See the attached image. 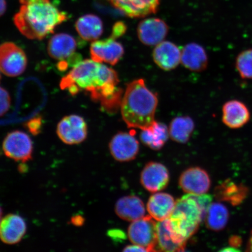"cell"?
Instances as JSON below:
<instances>
[{"instance_id": "obj_4", "label": "cell", "mask_w": 252, "mask_h": 252, "mask_svg": "<svg viewBox=\"0 0 252 252\" xmlns=\"http://www.w3.org/2000/svg\"><path fill=\"white\" fill-rule=\"evenodd\" d=\"M206 212L196 195L187 194L176 201L174 210L168 219L170 228L184 242L196 234Z\"/></svg>"}, {"instance_id": "obj_22", "label": "cell", "mask_w": 252, "mask_h": 252, "mask_svg": "<svg viewBox=\"0 0 252 252\" xmlns=\"http://www.w3.org/2000/svg\"><path fill=\"white\" fill-rule=\"evenodd\" d=\"M181 63L189 70L201 72L207 68L209 59L203 47L197 43H191L182 50Z\"/></svg>"}, {"instance_id": "obj_30", "label": "cell", "mask_w": 252, "mask_h": 252, "mask_svg": "<svg viewBox=\"0 0 252 252\" xmlns=\"http://www.w3.org/2000/svg\"><path fill=\"white\" fill-rule=\"evenodd\" d=\"M11 106V97L8 91L0 87V116L5 114Z\"/></svg>"}, {"instance_id": "obj_27", "label": "cell", "mask_w": 252, "mask_h": 252, "mask_svg": "<svg viewBox=\"0 0 252 252\" xmlns=\"http://www.w3.org/2000/svg\"><path fill=\"white\" fill-rule=\"evenodd\" d=\"M194 128V122L189 116L175 118L172 120L169 125V137L177 143H187L190 139Z\"/></svg>"}, {"instance_id": "obj_9", "label": "cell", "mask_w": 252, "mask_h": 252, "mask_svg": "<svg viewBox=\"0 0 252 252\" xmlns=\"http://www.w3.org/2000/svg\"><path fill=\"white\" fill-rule=\"evenodd\" d=\"M124 53V46L111 36L108 39L94 41L90 47L91 57L94 61L112 65L121 61Z\"/></svg>"}, {"instance_id": "obj_21", "label": "cell", "mask_w": 252, "mask_h": 252, "mask_svg": "<svg viewBox=\"0 0 252 252\" xmlns=\"http://www.w3.org/2000/svg\"><path fill=\"white\" fill-rule=\"evenodd\" d=\"M115 210L119 218L128 222L135 221L146 216L143 201L136 196L119 198L116 203Z\"/></svg>"}, {"instance_id": "obj_33", "label": "cell", "mask_w": 252, "mask_h": 252, "mask_svg": "<svg viewBox=\"0 0 252 252\" xmlns=\"http://www.w3.org/2000/svg\"><path fill=\"white\" fill-rule=\"evenodd\" d=\"M124 252H147L146 248L137 245H128L125 247Z\"/></svg>"}, {"instance_id": "obj_18", "label": "cell", "mask_w": 252, "mask_h": 252, "mask_svg": "<svg viewBox=\"0 0 252 252\" xmlns=\"http://www.w3.org/2000/svg\"><path fill=\"white\" fill-rule=\"evenodd\" d=\"M249 193L250 190L247 187L236 184L231 179L222 182L214 190V196L217 200L225 201L232 206H237L243 203Z\"/></svg>"}, {"instance_id": "obj_39", "label": "cell", "mask_w": 252, "mask_h": 252, "mask_svg": "<svg viewBox=\"0 0 252 252\" xmlns=\"http://www.w3.org/2000/svg\"><path fill=\"white\" fill-rule=\"evenodd\" d=\"M1 74H0V81H1Z\"/></svg>"}, {"instance_id": "obj_34", "label": "cell", "mask_w": 252, "mask_h": 252, "mask_svg": "<svg viewBox=\"0 0 252 252\" xmlns=\"http://www.w3.org/2000/svg\"><path fill=\"white\" fill-rule=\"evenodd\" d=\"M85 220L81 216H74L71 219V222L75 226H80L84 224Z\"/></svg>"}, {"instance_id": "obj_5", "label": "cell", "mask_w": 252, "mask_h": 252, "mask_svg": "<svg viewBox=\"0 0 252 252\" xmlns=\"http://www.w3.org/2000/svg\"><path fill=\"white\" fill-rule=\"evenodd\" d=\"M157 223L149 216L132 222L128 236L133 244L146 248L147 252H157Z\"/></svg>"}, {"instance_id": "obj_31", "label": "cell", "mask_w": 252, "mask_h": 252, "mask_svg": "<svg viewBox=\"0 0 252 252\" xmlns=\"http://www.w3.org/2000/svg\"><path fill=\"white\" fill-rule=\"evenodd\" d=\"M127 30V27L124 22L119 21L113 25L112 28V35L110 36L113 38L117 39L118 37L124 35Z\"/></svg>"}, {"instance_id": "obj_32", "label": "cell", "mask_w": 252, "mask_h": 252, "mask_svg": "<svg viewBox=\"0 0 252 252\" xmlns=\"http://www.w3.org/2000/svg\"><path fill=\"white\" fill-rule=\"evenodd\" d=\"M242 239L238 236L234 235L229 239L230 247L238 249L242 245Z\"/></svg>"}, {"instance_id": "obj_3", "label": "cell", "mask_w": 252, "mask_h": 252, "mask_svg": "<svg viewBox=\"0 0 252 252\" xmlns=\"http://www.w3.org/2000/svg\"><path fill=\"white\" fill-rule=\"evenodd\" d=\"M157 94L149 90L143 79L127 85L121 103L122 118L128 127L144 130L155 121Z\"/></svg>"}, {"instance_id": "obj_12", "label": "cell", "mask_w": 252, "mask_h": 252, "mask_svg": "<svg viewBox=\"0 0 252 252\" xmlns=\"http://www.w3.org/2000/svg\"><path fill=\"white\" fill-rule=\"evenodd\" d=\"M169 178L168 170L165 165L159 162H150L142 171L140 182L147 191L157 193L166 188Z\"/></svg>"}, {"instance_id": "obj_15", "label": "cell", "mask_w": 252, "mask_h": 252, "mask_svg": "<svg viewBox=\"0 0 252 252\" xmlns=\"http://www.w3.org/2000/svg\"><path fill=\"white\" fill-rule=\"evenodd\" d=\"M27 230V223L23 217L8 214L0 222V239L5 244H17L23 239Z\"/></svg>"}, {"instance_id": "obj_7", "label": "cell", "mask_w": 252, "mask_h": 252, "mask_svg": "<svg viewBox=\"0 0 252 252\" xmlns=\"http://www.w3.org/2000/svg\"><path fill=\"white\" fill-rule=\"evenodd\" d=\"M28 59L21 47L12 42L0 45V71L8 77H17L26 70Z\"/></svg>"}, {"instance_id": "obj_1", "label": "cell", "mask_w": 252, "mask_h": 252, "mask_svg": "<svg viewBox=\"0 0 252 252\" xmlns=\"http://www.w3.org/2000/svg\"><path fill=\"white\" fill-rule=\"evenodd\" d=\"M119 83L118 73L114 70L87 59L72 68L62 79L60 86L72 96L85 91L93 101L100 103L103 110L113 113L121 105L123 97Z\"/></svg>"}, {"instance_id": "obj_35", "label": "cell", "mask_w": 252, "mask_h": 252, "mask_svg": "<svg viewBox=\"0 0 252 252\" xmlns=\"http://www.w3.org/2000/svg\"><path fill=\"white\" fill-rule=\"evenodd\" d=\"M7 9V1L6 0H0V17L4 15Z\"/></svg>"}, {"instance_id": "obj_8", "label": "cell", "mask_w": 252, "mask_h": 252, "mask_svg": "<svg viewBox=\"0 0 252 252\" xmlns=\"http://www.w3.org/2000/svg\"><path fill=\"white\" fill-rule=\"evenodd\" d=\"M57 134L63 143L75 145L83 143L88 135V126L83 118L71 115L63 118L57 126Z\"/></svg>"}, {"instance_id": "obj_11", "label": "cell", "mask_w": 252, "mask_h": 252, "mask_svg": "<svg viewBox=\"0 0 252 252\" xmlns=\"http://www.w3.org/2000/svg\"><path fill=\"white\" fill-rule=\"evenodd\" d=\"M109 150L113 158L118 161H130L137 156L139 143L131 133L119 132L110 141Z\"/></svg>"}, {"instance_id": "obj_19", "label": "cell", "mask_w": 252, "mask_h": 252, "mask_svg": "<svg viewBox=\"0 0 252 252\" xmlns=\"http://www.w3.org/2000/svg\"><path fill=\"white\" fill-rule=\"evenodd\" d=\"M176 201L171 194L157 192L148 201L147 210L153 219L163 221L171 216Z\"/></svg>"}, {"instance_id": "obj_20", "label": "cell", "mask_w": 252, "mask_h": 252, "mask_svg": "<svg viewBox=\"0 0 252 252\" xmlns=\"http://www.w3.org/2000/svg\"><path fill=\"white\" fill-rule=\"evenodd\" d=\"M77 47V41L73 36L67 33H58L49 40L47 52L52 59L62 61L73 55Z\"/></svg>"}, {"instance_id": "obj_14", "label": "cell", "mask_w": 252, "mask_h": 252, "mask_svg": "<svg viewBox=\"0 0 252 252\" xmlns=\"http://www.w3.org/2000/svg\"><path fill=\"white\" fill-rule=\"evenodd\" d=\"M113 7L127 17L138 18L155 14L160 0H108Z\"/></svg>"}, {"instance_id": "obj_25", "label": "cell", "mask_w": 252, "mask_h": 252, "mask_svg": "<svg viewBox=\"0 0 252 252\" xmlns=\"http://www.w3.org/2000/svg\"><path fill=\"white\" fill-rule=\"evenodd\" d=\"M169 129L162 123L154 121L150 127L142 130L140 139L144 144L153 150H159L168 140Z\"/></svg>"}, {"instance_id": "obj_10", "label": "cell", "mask_w": 252, "mask_h": 252, "mask_svg": "<svg viewBox=\"0 0 252 252\" xmlns=\"http://www.w3.org/2000/svg\"><path fill=\"white\" fill-rule=\"evenodd\" d=\"M179 184L185 193L194 195L206 194L212 185L209 173L199 167H192L183 172Z\"/></svg>"}, {"instance_id": "obj_2", "label": "cell", "mask_w": 252, "mask_h": 252, "mask_svg": "<svg viewBox=\"0 0 252 252\" xmlns=\"http://www.w3.org/2000/svg\"><path fill=\"white\" fill-rule=\"evenodd\" d=\"M21 6L14 22L27 38L42 40L67 20V14L50 0H20Z\"/></svg>"}, {"instance_id": "obj_36", "label": "cell", "mask_w": 252, "mask_h": 252, "mask_svg": "<svg viewBox=\"0 0 252 252\" xmlns=\"http://www.w3.org/2000/svg\"><path fill=\"white\" fill-rule=\"evenodd\" d=\"M220 252H238L241 251L239 250V249L235 248L232 247H226L224 249H222V250L220 251Z\"/></svg>"}, {"instance_id": "obj_13", "label": "cell", "mask_w": 252, "mask_h": 252, "mask_svg": "<svg viewBox=\"0 0 252 252\" xmlns=\"http://www.w3.org/2000/svg\"><path fill=\"white\" fill-rule=\"evenodd\" d=\"M168 26L158 18L142 20L137 27V35L141 43L147 46H156L162 42L168 33Z\"/></svg>"}, {"instance_id": "obj_28", "label": "cell", "mask_w": 252, "mask_h": 252, "mask_svg": "<svg viewBox=\"0 0 252 252\" xmlns=\"http://www.w3.org/2000/svg\"><path fill=\"white\" fill-rule=\"evenodd\" d=\"M235 67L242 79H252V49L239 53L235 60Z\"/></svg>"}, {"instance_id": "obj_37", "label": "cell", "mask_w": 252, "mask_h": 252, "mask_svg": "<svg viewBox=\"0 0 252 252\" xmlns=\"http://www.w3.org/2000/svg\"><path fill=\"white\" fill-rule=\"evenodd\" d=\"M247 251L248 252H252V231L251 234L250 239H249Z\"/></svg>"}, {"instance_id": "obj_6", "label": "cell", "mask_w": 252, "mask_h": 252, "mask_svg": "<svg viewBox=\"0 0 252 252\" xmlns=\"http://www.w3.org/2000/svg\"><path fill=\"white\" fill-rule=\"evenodd\" d=\"M2 150L9 158L17 162H26L32 158L33 144L30 135L25 132L12 131L3 141Z\"/></svg>"}, {"instance_id": "obj_16", "label": "cell", "mask_w": 252, "mask_h": 252, "mask_svg": "<svg viewBox=\"0 0 252 252\" xmlns=\"http://www.w3.org/2000/svg\"><path fill=\"white\" fill-rule=\"evenodd\" d=\"M251 119V113L247 106L241 100L233 99L223 104L222 121L226 126L237 129L247 125Z\"/></svg>"}, {"instance_id": "obj_38", "label": "cell", "mask_w": 252, "mask_h": 252, "mask_svg": "<svg viewBox=\"0 0 252 252\" xmlns=\"http://www.w3.org/2000/svg\"><path fill=\"white\" fill-rule=\"evenodd\" d=\"M2 210L1 209V206H0V222H1L2 220Z\"/></svg>"}, {"instance_id": "obj_23", "label": "cell", "mask_w": 252, "mask_h": 252, "mask_svg": "<svg viewBox=\"0 0 252 252\" xmlns=\"http://www.w3.org/2000/svg\"><path fill=\"white\" fill-rule=\"evenodd\" d=\"M157 252H182L187 242H183L170 228L168 219L157 223Z\"/></svg>"}, {"instance_id": "obj_24", "label": "cell", "mask_w": 252, "mask_h": 252, "mask_svg": "<svg viewBox=\"0 0 252 252\" xmlns=\"http://www.w3.org/2000/svg\"><path fill=\"white\" fill-rule=\"evenodd\" d=\"M75 27L81 38L88 42H94L98 39L103 31L101 19L94 14L82 16L78 18Z\"/></svg>"}, {"instance_id": "obj_29", "label": "cell", "mask_w": 252, "mask_h": 252, "mask_svg": "<svg viewBox=\"0 0 252 252\" xmlns=\"http://www.w3.org/2000/svg\"><path fill=\"white\" fill-rule=\"evenodd\" d=\"M42 126L43 120L41 116H36L31 119L24 124V127L34 136L41 133L42 130Z\"/></svg>"}, {"instance_id": "obj_26", "label": "cell", "mask_w": 252, "mask_h": 252, "mask_svg": "<svg viewBox=\"0 0 252 252\" xmlns=\"http://www.w3.org/2000/svg\"><path fill=\"white\" fill-rule=\"evenodd\" d=\"M229 213L227 208L220 203H212L208 208L204 220L206 226L214 231H220L227 225Z\"/></svg>"}, {"instance_id": "obj_17", "label": "cell", "mask_w": 252, "mask_h": 252, "mask_svg": "<svg viewBox=\"0 0 252 252\" xmlns=\"http://www.w3.org/2000/svg\"><path fill=\"white\" fill-rule=\"evenodd\" d=\"M154 62L160 68L170 71L177 67L181 62V51L179 47L169 41H162L154 49Z\"/></svg>"}]
</instances>
